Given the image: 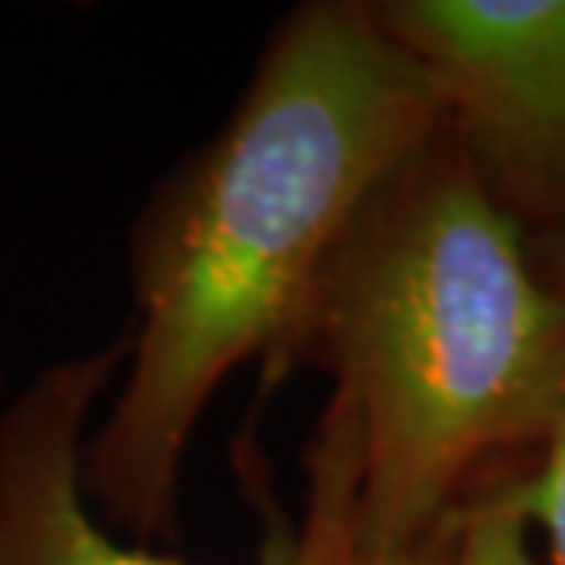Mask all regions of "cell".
<instances>
[{
    "label": "cell",
    "mask_w": 565,
    "mask_h": 565,
    "mask_svg": "<svg viewBox=\"0 0 565 565\" xmlns=\"http://www.w3.org/2000/svg\"><path fill=\"white\" fill-rule=\"evenodd\" d=\"M445 129L429 77L371 0H305L239 104L158 180L129 228L137 323L85 492L132 544L177 536L199 419L250 360L279 367L367 199Z\"/></svg>",
    "instance_id": "obj_1"
},
{
    "label": "cell",
    "mask_w": 565,
    "mask_h": 565,
    "mask_svg": "<svg viewBox=\"0 0 565 565\" xmlns=\"http://www.w3.org/2000/svg\"><path fill=\"white\" fill-rule=\"evenodd\" d=\"M287 364L331 375L360 429L367 547L408 551L565 415V298L529 232L440 129L356 213Z\"/></svg>",
    "instance_id": "obj_2"
},
{
    "label": "cell",
    "mask_w": 565,
    "mask_h": 565,
    "mask_svg": "<svg viewBox=\"0 0 565 565\" xmlns=\"http://www.w3.org/2000/svg\"><path fill=\"white\" fill-rule=\"evenodd\" d=\"M448 140L529 235L565 228V0H371Z\"/></svg>",
    "instance_id": "obj_3"
},
{
    "label": "cell",
    "mask_w": 565,
    "mask_h": 565,
    "mask_svg": "<svg viewBox=\"0 0 565 565\" xmlns=\"http://www.w3.org/2000/svg\"><path fill=\"white\" fill-rule=\"evenodd\" d=\"M129 334L60 356L0 401V565H184L166 551L118 540L85 492V445L96 404L121 379ZM262 518L257 565H294V522L265 478L262 456L235 451Z\"/></svg>",
    "instance_id": "obj_4"
},
{
    "label": "cell",
    "mask_w": 565,
    "mask_h": 565,
    "mask_svg": "<svg viewBox=\"0 0 565 565\" xmlns=\"http://www.w3.org/2000/svg\"><path fill=\"white\" fill-rule=\"evenodd\" d=\"M462 507L408 551L367 547L360 525V429L331 397L305 448V507L294 522V565H456Z\"/></svg>",
    "instance_id": "obj_5"
},
{
    "label": "cell",
    "mask_w": 565,
    "mask_h": 565,
    "mask_svg": "<svg viewBox=\"0 0 565 565\" xmlns=\"http://www.w3.org/2000/svg\"><path fill=\"white\" fill-rule=\"evenodd\" d=\"M511 470H495L462 503L456 565H536L529 551V522L518 507Z\"/></svg>",
    "instance_id": "obj_6"
},
{
    "label": "cell",
    "mask_w": 565,
    "mask_h": 565,
    "mask_svg": "<svg viewBox=\"0 0 565 565\" xmlns=\"http://www.w3.org/2000/svg\"><path fill=\"white\" fill-rule=\"evenodd\" d=\"M514 495L529 529L544 533L551 565H565V415L533 467L514 478Z\"/></svg>",
    "instance_id": "obj_7"
},
{
    "label": "cell",
    "mask_w": 565,
    "mask_h": 565,
    "mask_svg": "<svg viewBox=\"0 0 565 565\" xmlns=\"http://www.w3.org/2000/svg\"><path fill=\"white\" fill-rule=\"evenodd\" d=\"M529 246H533V262L540 268V276L565 298V228L529 235Z\"/></svg>",
    "instance_id": "obj_8"
},
{
    "label": "cell",
    "mask_w": 565,
    "mask_h": 565,
    "mask_svg": "<svg viewBox=\"0 0 565 565\" xmlns=\"http://www.w3.org/2000/svg\"><path fill=\"white\" fill-rule=\"evenodd\" d=\"M0 401H4V379H0Z\"/></svg>",
    "instance_id": "obj_9"
}]
</instances>
